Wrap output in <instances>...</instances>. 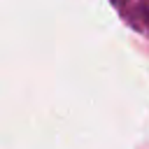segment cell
I'll return each mask as SVG.
<instances>
[{
	"label": "cell",
	"instance_id": "1",
	"mask_svg": "<svg viewBox=\"0 0 149 149\" xmlns=\"http://www.w3.org/2000/svg\"><path fill=\"white\" fill-rule=\"evenodd\" d=\"M112 2L119 7V12L128 23H133L140 33H144V14H147L144 0H112Z\"/></svg>",
	"mask_w": 149,
	"mask_h": 149
}]
</instances>
